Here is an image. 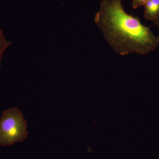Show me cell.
Instances as JSON below:
<instances>
[{
    "instance_id": "cell-1",
    "label": "cell",
    "mask_w": 159,
    "mask_h": 159,
    "mask_svg": "<svg viewBox=\"0 0 159 159\" xmlns=\"http://www.w3.org/2000/svg\"><path fill=\"white\" fill-rule=\"evenodd\" d=\"M122 0H102L94 17L103 38L114 52L121 56L132 53L147 55L159 45V37L139 18L128 14Z\"/></svg>"
},
{
    "instance_id": "cell-2",
    "label": "cell",
    "mask_w": 159,
    "mask_h": 159,
    "mask_svg": "<svg viewBox=\"0 0 159 159\" xmlns=\"http://www.w3.org/2000/svg\"><path fill=\"white\" fill-rule=\"evenodd\" d=\"M27 122L17 107L3 111L0 118V145L10 146L23 142L28 135Z\"/></svg>"
},
{
    "instance_id": "cell-3",
    "label": "cell",
    "mask_w": 159,
    "mask_h": 159,
    "mask_svg": "<svg viewBox=\"0 0 159 159\" xmlns=\"http://www.w3.org/2000/svg\"><path fill=\"white\" fill-rule=\"evenodd\" d=\"M144 7L145 18L152 22L159 18V0H148Z\"/></svg>"
},
{
    "instance_id": "cell-4",
    "label": "cell",
    "mask_w": 159,
    "mask_h": 159,
    "mask_svg": "<svg viewBox=\"0 0 159 159\" xmlns=\"http://www.w3.org/2000/svg\"><path fill=\"white\" fill-rule=\"evenodd\" d=\"M10 44V42L6 40L2 31L0 30V66H1V59H2L3 53L6 48Z\"/></svg>"
},
{
    "instance_id": "cell-5",
    "label": "cell",
    "mask_w": 159,
    "mask_h": 159,
    "mask_svg": "<svg viewBox=\"0 0 159 159\" xmlns=\"http://www.w3.org/2000/svg\"><path fill=\"white\" fill-rule=\"evenodd\" d=\"M148 0H133L132 6L133 9H136L145 5Z\"/></svg>"
},
{
    "instance_id": "cell-6",
    "label": "cell",
    "mask_w": 159,
    "mask_h": 159,
    "mask_svg": "<svg viewBox=\"0 0 159 159\" xmlns=\"http://www.w3.org/2000/svg\"><path fill=\"white\" fill-rule=\"evenodd\" d=\"M153 24L155 25L157 27L158 29L159 30V18L156 20L155 21H154L153 22ZM158 36V37H159V34Z\"/></svg>"
}]
</instances>
